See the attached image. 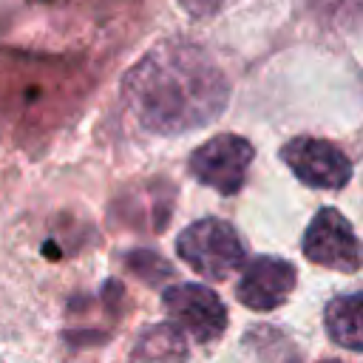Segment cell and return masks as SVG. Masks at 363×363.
I'll return each mask as SVG.
<instances>
[{
  "mask_svg": "<svg viewBox=\"0 0 363 363\" xmlns=\"http://www.w3.org/2000/svg\"><path fill=\"white\" fill-rule=\"evenodd\" d=\"M173 326L196 343H213L227 329V306L204 284H173L162 292Z\"/></svg>",
  "mask_w": 363,
  "mask_h": 363,
  "instance_id": "cell-4",
  "label": "cell"
},
{
  "mask_svg": "<svg viewBox=\"0 0 363 363\" xmlns=\"http://www.w3.org/2000/svg\"><path fill=\"white\" fill-rule=\"evenodd\" d=\"M281 159L303 184L318 190H340L352 179V162L337 145L326 139H312V136L289 139L281 147Z\"/></svg>",
  "mask_w": 363,
  "mask_h": 363,
  "instance_id": "cell-6",
  "label": "cell"
},
{
  "mask_svg": "<svg viewBox=\"0 0 363 363\" xmlns=\"http://www.w3.org/2000/svg\"><path fill=\"white\" fill-rule=\"evenodd\" d=\"M303 255L320 267L337 272H354L363 264V244L357 241L352 224L335 207H323L306 227Z\"/></svg>",
  "mask_w": 363,
  "mask_h": 363,
  "instance_id": "cell-5",
  "label": "cell"
},
{
  "mask_svg": "<svg viewBox=\"0 0 363 363\" xmlns=\"http://www.w3.org/2000/svg\"><path fill=\"white\" fill-rule=\"evenodd\" d=\"M179 3H182L184 11L193 14V17H210V14H216L227 0H179Z\"/></svg>",
  "mask_w": 363,
  "mask_h": 363,
  "instance_id": "cell-12",
  "label": "cell"
},
{
  "mask_svg": "<svg viewBox=\"0 0 363 363\" xmlns=\"http://www.w3.org/2000/svg\"><path fill=\"white\" fill-rule=\"evenodd\" d=\"M323 323L329 337L352 352H363V292L340 295L326 303Z\"/></svg>",
  "mask_w": 363,
  "mask_h": 363,
  "instance_id": "cell-8",
  "label": "cell"
},
{
  "mask_svg": "<svg viewBox=\"0 0 363 363\" xmlns=\"http://www.w3.org/2000/svg\"><path fill=\"white\" fill-rule=\"evenodd\" d=\"M295 278L298 275L289 261L278 255H258L244 267L241 281L235 286V298L255 312H269L292 295Z\"/></svg>",
  "mask_w": 363,
  "mask_h": 363,
  "instance_id": "cell-7",
  "label": "cell"
},
{
  "mask_svg": "<svg viewBox=\"0 0 363 363\" xmlns=\"http://www.w3.org/2000/svg\"><path fill=\"white\" fill-rule=\"evenodd\" d=\"M179 258L207 281H224L244 264V244L224 218H199L179 233Z\"/></svg>",
  "mask_w": 363,
  "mask_h": 363,
  "instance_id": "cell-2",
  "label": "cell"
},
{
  "mask_svg": "<svg viewBox=\"0 0 363 363\" xmlns=\"http://www.w3.org/2000/svg\"><path fill=\"white\" fill-rule=\"evenodd\" d=\"M227 96L218 62L187 40L153 45L125 77V99L136 122L159 136H179L213 122Z\"/></svg>",
  "mask_w": 363,
  "mask_h": 363,
  "instance_id": "cell-1",
  "label": "cell"
},
{
  "mask_svg": "<svg viewBox=\"0 0 363 363\" xmlns=\"http://www.w3.org/2000/svg\"><path fill=\"white\" fill-rule=\"evenodd\" d=\"M184 332H179L176 326H147L136 340L130 363H184Z\"/></svg>",
  "mask_w": 363,
  "mask_h": 363,
  "instance_id": "cell-9",
  "label": "cell"
},
{
  "mask_svg": "<svg viewBox=\"0 0 363 363\" xmlns=\"http://www.w3.org/2000/svg\"><path fill=\"white\" fill-rule=\"evenodd\" d=\"M323 363H337V360H323Z\"/></svg>",
  "mask_w": 363,
  "mask_h": 363,
  "instance_id": "cell-13",
  "label": "cell"
},
{
  "mask_svg": "<svg viewBox=\"0 0 363 363\" xmlns=\"http://www.w3.org/2000/svg\"><path fill=\"white\" fill-rule=\"evenodd\" d=\"M128 261H130V269L136 272V275H142L145 281H147V269H153V275H156V281H159V275H170V267L164 264V258L162 255H156V252H147V250H136V252H128Z\"/></svg>",
  "mask_w": 363,
  "mask_h": 363,
  "instance_id": "cell-11",
  "label": "cell"
},
{
  "mask_svg": "<svg viewBox=\"0 0 363 363\" xmlns=\"http://www.w3.org/2000/svg\"><path fill=\"white\" fill-rule=\"evenodd\" d=\"M315 14L332 26H354L363 20V0H309Z\"/></svg>",
  "mask_w": 363,
  "mask_h": 363,
  "instance_id": "cell-10",
  "label": "cell"
},
{
  "mask_svg": "<svg viewBox=\"0 0 363 363\" xmlns=\"http://www.w3.org/2000/svg\"><path fill=\"white\" fill-rule=\"evenodd\" d=\"M252 156H255V150L244 136L218 133L190 153L187 167L196 182H201L224 196H233L244 187Z\"/></svg>",
  "mask_w": 363,
  "mask_h": 363,
  "instance_id": "cell-3",
  "label": "cell"
}]
</instances>
